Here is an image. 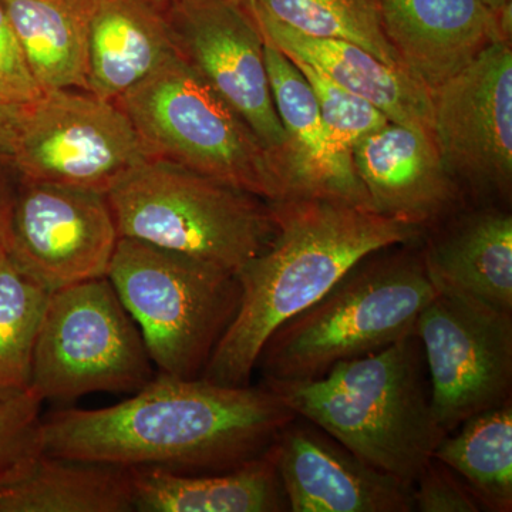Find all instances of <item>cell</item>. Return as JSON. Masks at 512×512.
Returning a JSON list of instances; mask_svg holds the SVG:
<instances>
[{
    "label": "cell",
    "mask_w": 512,
    "mask_h": 512,
    "mask_svg": "<svg viewBox=\"0 0 512 512\" xmlns=\"http://www.w3.org/2000/svg\"><path fill=\"white\" fill-rule=\"evenodd\" d=\"M49 293L0 258V394L30 390L33 353Z\"/></svg>",
    "instance_id": "26"
},
{
    "label": "cell",
    "mask_w": 512,
    "mask_h": 512,
    "mask_svg": "<svg viewBox=\"0 0 512 512\" xmlns=\"http://www.w3.org/2000/svg\"><path fill=\"white\" fill-rule=\"evenodd\" d=\"M42 92H87L92 0H0Z\"/></svg>",
    "instance_id": "23"
},
{
    "label": "cell",
    "mask_w": 512,
    "mask_h": 512,
    "mask_svg": "<svg viewBox=\"0 0 512 512\" xmlns=\"http://www.w3.org/2000/svg\"><path fill=\"white\" fill-rule=\"evenodd\" d=\"M298 416L265 384L225 386L161 375L104 409H66L42 420V451L53 456L220 473L265 454Z\"/></svg>",
    "instance_id": "1"
},
{
    "label": "cell",
    "mask_w": 512,
    "mask_h": 512,
    "mask_svg": "<svg viewBox=\"0 0 512 512\" xmlns=\"http://www.w3.org/2000/svg\"><path fill=\"white\" fill-rule=\"evenodd\" d=\"M107 278L161 375L201 377L237 313V275L192 256L120 238Z\"/></svg>",
    "instance_id": "7"
},
{
    "label": "cell",
    "mask_w": 512,
    "mask_h": 512,
    "mask_svg": "<svg viewBox=\"0 0 512 512\" xmlns=\"http://www.w3.org/2000/svg\"><path fill=\"white\" fill-rule=\"evenodd\" d=\"M168 0H92L87 92L110 101L174 55Z\"/></svg>",
    "instance_id": "20"
},
{
    "label": "cell",
    "mask_w": 512,
    "mask_h": 512,
    "mask_svg": "<svg viewBox=\"0 0 512 512\" xmlns=\"http://www.w3.org/2000/svg\"><path fill=\"white\" fill-rule=\"evenodd\" d=\"M42 400L35 393L0 394V483L42 451Z\"/></svg>",
    "instance_id": "28"
},
{
    "label": "cell",
    "mask_w": 512,
    "mask_h": 512,
    "mask_svg": "<svg viewBox=\"0 0 512 512\" xmlns=\"http://www.w3.org/2000/svg\"><path fill=\"white\" fill-rule=\"evenodd\" d=\"M18 127V106L0 99V158L9 160L15 144Z\"/></svg>",
    "instance_id": "32"
},
{
    "label": "cell",
    "mask_w": 512,
    "mask_h": 512,
    "mask_svg": "<svg viewBox=\"0 0 512 512\" xmlns=\"http://www.w3.org/2000/svg\"><path fill=\"white\" fill-rule=\"evenodd\" d=\"M412 245L360 259L322 298L276 328L256 365L262 382L320 379L339 363L379 352L413 333L437 291L421 248Z\"/></svg>",
    "instance_id": "4"
},
{
    "label": "cell",
    "mask_w": 512,
    "mask_h": 512,
    "mask_svg": "<svg viewBox=\"0 0 512 512\" xmlns=\"http://www.w3.org/2000/svg\"><path fill=\"white\" fill-rule=\"evenodd\" d=\"M271 207L275 237L237 274V313L201 375L210 382L251 384L261 350L276 328L322 298L360 259L426 234L328 198H285Z\"/></svg>",
    "instance_id": "2"
},
{
    "label": "cell",
    "mask_w": 512,
    "mask_h": 512,
    "mask_svg": "<svg viewBox=\"0 0 512 512\" xmlns=\"http://www.w3.org/2000/svg\"><path fill=\"white\" fill-rule=\"evenodd\" d=\"M134 511L131 468L40 453L0 483V512Z\"/></svg>",
    "instance_id": "22"
},
{
    "label": "cell",
    "mask_w": 512,
    "mask_h": 512,
    "mask_svg": "<svg viewBox=\"0 0 512 512\" xmlns=\"http://www.w3.org/2000/svg\"><path fill=\"white\" fill-rule=\"evenodd\" d=\"M414 333L426 359L431 407L444 433L511 399L512 313L437 293Z\"/></svg>",
    "instance_id": "10"
},
{
    "label": "cell",
    "mask_w": 512,
    "mask_h": 512,
    "mask_svg": "<svg viewBox=\"0 0 512 512\" xmlns=\"http://www.w3.org/2000/svg\"><path fill=\"white\" fill-rule=\"evenodd\" d=\"M264 40L269 84L285 133L288 198H328L375 211L357 178L352 154L330 134L305 77L288 56Z\"/></svg>",
    "instance_id": "17"
},
{
    "label": "cell",
    "mask_w": 512,
    "mask_h": 512,
    "mask_svg": "<svg viewBox=\"0 0 512 512\" xmlns=\"http://www.w3.org/2000/svg\"><path fill=\"white\" fill-rule=\"evenodd\" d=\"M412 500L417 512L483 511L461 477L436 458H431L413 484Z\"/></svg>",
    "instance_id": "29"
},
{
    "label": "cell",
    "mask_w": 512,
    "mask_h": 512,
    "mask_svg": "<svg viewBox=\"0 0 512 512\" xmlns=\"http://www.w3.org/2000/svg\"><path fill=\"white\" fill-rule=\"evenodd\" d=\"M484 2L494 10H503L508 8V6H512L511 0H484Z\"/></svg>",
    "instance_id": "33"
},
{
    "label": "cell",
    "mask_w": 512,
    "mask_h": 512,
    "mask_svg": "<svg viewBox=\"0 0 512 512\" xmlns=\"http://www.w3.org/2000/svg\"><path fill=\"white\" fill-rule=\"evenodd\" d=\"M120 238L210 262L237 275L276 234L271 202L150 158L106 194Z\"/></svg>",
    "instance_id": "5"
},
{
    "label": "cell",
    "mask_w": 512,
    "mask_h": 512,
    "mask_svg": "<svg viewBox=\"0 0 512 512\" xmlns=\"http://www.w3.org/2000/svg\"><path fill=\"white\" fill-rule=\"evenodd\" d=\"M119 239L103 192L19 180L6 256L47 292L106 278Z\"/></svg>",
    "instance_id": "12"
},
{
    "label": "cell",
    "mask_w": 512,
    "mask_h": 512,
    "mask_svg": "<svg viewBox=\"0 0 512 512\" xmlns=\"http://www.w3.org/2000/svg\"><path fill=\"white\" fill-rule=\"evenodd\" d=\"M296 32L355 43L377 59L404 70L387 40L376 0H256ZM406 72V70H404Z\"/></svg>",
    "instance_id": "25"
},
{
    "label": "cell",
    "mask_w": 512,
    "mask_h": 512,
    "mask_svg": "<svg viewBox=\"0 0 512 512\" xmlns=\"http://www.w3.org/2000/svg\"><path fill=\"white\" fill-rule=\"evenodd\" d=\"M150 158L275 202L288 198L281 168L254 131L177 53L114 101Z\"/></svg>",
    "instance_id": "6"
},
{
    "label": "cell",
    "mask_w": 512,
    "mask_h": 512,
    "mask_svg": "<svg viewBox=\"0 0 512 512\" xmlns=\"http://www.w3.org/2000/svg\"><path fill=\"white\" fill-rule=\"evenodd\" d=\"M434 144L458 184L508 197L512 184V50L495 43L431 92Z\"/></svg>",
    "instance_id": "13"
},
{
    "label": "cell",
    "mask_w": 512,
    "mask_h": 512,
    "mask_svg": "<svg viewBox=\"0 0 512 512\" xmlns=\"http://www.w3.org/2000/svg\"><path fill=\"white\" fill-rule=\"evenodd\" d=\"M370 466L413 487L446 436L416 333L308 382H262Z\"/></svg>",
    "instance_id": "3"
},
{
    "label": "cell",
    "mask_w": 512,
    "mask_h": 512,
    "mask_svg": "<svg viewBox=\"0 0 512 512\" xmlns=\"http://www.w3.org/2000/svg\"><path fill=\"white\" fill-rule=\"evenodd\" d=\"M147 160L136 127L114 101L84 90H52L18 106L10 164L20 181L107 194Z\"/></svg>",
    "instance_id": "9"
},
{
    "label": "cell",
    "mask_w": 512,
    "mask_h": 512,
    "mask_svg": "<svg viewBox=\"0 0 512 512\" xmlns=\"http://www.w3.org/2000/svg\"><path fill=\"white\" fill-rule=\"evenodd\" d=\"M357 178L373 210L403 224L431 229L463 207L461 185L420 131L390 121L352 150Z\"/></svg>",
    "instance_id": "16"
},
{
    "label": "cell",
    "mask_w": 512,
    "mask_h": 512,
    "mask_svg": "<svg viewBox=\"0 0 512 512\" xmlns=\"http://www.w3.org/2000/svg\"><path fill=\"white\" fill-rule=\"evenodd\" d=\"M403 69L430 92L495 43L511 42V6L484 0H376Z\"/></svg>",
    "instance_id": "15"
},
{
    "label": "cell",
    "mask_w": 512,
    "mask_h": 512,
    "mask_svg": "<svg viewBox=\"0 0 512 512\" xmlns=\"http://www.w3.org/2000/svg\"><path fill=\"white\" fill-rule=\"evenodd\" d=\"M42 93L30 72L8 12L0 2V99L12 106H25Z\"/></svg>",
    "instance_id": "30"
},
{
    "label": "cell",
    "mask_w": 512,
    "mask_h": 512,
    "mask_svg": "<svg viewBox=\"0 0 512 512\" xmlns=\"http://www.w3.org/2000/svg\"><path fill=\"white\" fill-rule=\"evenodd\" d=\"M289 511L413 512L412 487L370 466L305 417L271 447Z\"/></svg>",
    "instance_id": "14"
},
{
    "label": "cell",
    "mask_w": 512,
    "mask_h": 512,
    "mask_svg": "<svg viewBox=\"0 0 512 512\" xmlns=\"http://www.w3.org/2000/svg\"><path fill=\"white\" fill-rule=\"evenodd\" d=\"M421 248L437 293L512 313V217L481 208L440 222Z\"/></svg>",
    "instance_id": "19"
},
{
    "label": "cell",
    "mask_w": 512,
    "mask_h": 512,
    "mask_svg": "<svg viewBox=\"0 0 512 512\" xmlns=\"http://www.w3.org/2000/svg\"><path fill=\"white\" fill-rule=\"evenodd\" d=\"M291 60L311 87L320 116L330 134L350 154L360 140L390 123L386 114L363 97L343 89L315 67Z\"/></svg>",
    "instance_id": "27"
},
{
    "label": "cell",
    "mask_w": 512,
    "mask_h": 512,
    "mask_svg": "<svg viewBox=\"0 0 512 512\" xmlns=\"http://www.w3.org/2000/svg\"><path fill=\"white\" fill-rule=\"evenodd\" d=\"M130 468L137 511H289L271 448L261 457L220 473H183L164 467Z\"/></svg>",
    "instance_id": "21"
},
{
    "label": "cell",
    "mask_w": 512,
    "mask_h": 512,
    "mask_svg": "<svg viewBox=\"0 0 512 512\" xmlns=\"http://www.w3.org/2000/svg\"><path fill=\"white\" fill-rule=\"evenodd\" d=\"M433 458L461 477L484 511L512 510V400L446 434Z\"/></svg>",
    "instance_id": "24"
},
{
    "label": "cell",
    "mask_w": 512,
    "mask_h": 512,
    "mask_svg": "<svg viewBox=\"0 0 512 512\" xmlns=\"http://www.w3.org/2000/svg\"><path fill=\"white\" fill-rule=\"evenodd\" d=\"M134 323L107 276L50 292L30 392L42 402L137 392L153 377V362Z\"/></svg>",
    "instance_id": "8"
},
{
    "label": "cell",
    "mask_w": 512,
    "mask_h": 512,
    "mask_svg": "<svg viewBox=\"0 0 512 512\" xmlns=\"http://www.w3.org/2000/svg\"><path fill=\"white\" fill-rule=\"evenodd\" d=\"M168 13L175 53L237 111L285 181L284 128L269 84L264 36L248 0H168Z\"/></svg>",
    "instance_id": "11"
},
{
    "label": "cell",
    "mask_w": 512,
    "mask_h": 512,
    "mask_svg": "<svg viewBox=\"0 0 512 512\" xmlns=\"http://www.w3.org/2000/svg\"><path fill=\"white\" fill-rule=\"evenodd\" d=\"M262 35L289 59L309 64L348 92L372 103L387 119L434 141L431 92L409 73L377 59L355 43L296 32L256 0H248Z\"/></svg>",
    "instance_id": "18"
},
{
    "label": "cell",
    "mask_w": 512,
    "mask_h": 512,
    "mask_svg": "<svg viewBox=\"0 0 512 512\" xmlns=\"http://www.w3.org/2000/svg\"><path fill=\"white\" fill-rule=\"evenodd\" d=\"M19 178L9 160L0 158V258L8 252L10 225L18 194Z\"/></svg>",
    "instance_id": "31"
}]
</instances>
